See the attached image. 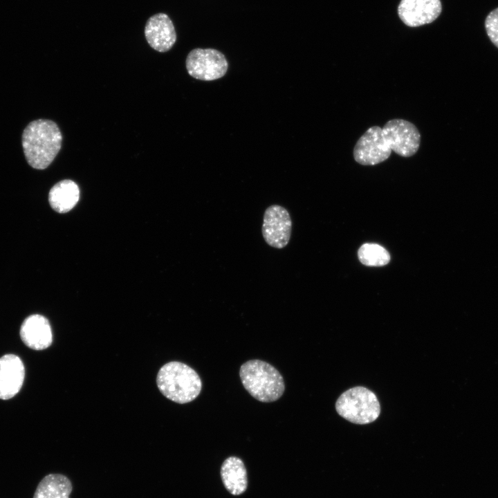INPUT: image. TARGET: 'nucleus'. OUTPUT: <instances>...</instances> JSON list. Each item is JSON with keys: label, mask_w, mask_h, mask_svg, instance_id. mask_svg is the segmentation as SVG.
Instances as JSON below:
<instances>
[{"label": "nucleus", "mask_w": 498, "mask_h": 498, "mask_svg": "<svg viewBox=\"0 0 498 498\" xmlns=\"http://www.w3.org/2000/svg\"><path fill=\"white\" fill-rule=\"evenodd\" d=\"M335 409L340 416L359 425L374 422L380 413L376 396L364 387H352L343 392L336 401Z\"/></svg>", "instance_id": "nucleus-4"}, {"label": "nucleus", "mask_w": 498, "mask_h": 498, "mask_svg": "<svg viewBox=\"0 0 498 498\" xmlns=\"http://www.w3.org/2000/svg\"><path fill=\"white\" fill-rule=\"evenodd\" d=\"M239 376L244 388L259 401L273 402L284 394L282 376L265 361L256 359L246 362L240 367Z\"/></svg>", "instance_id": "nucleus-3"}, {"label": "nucleus", "mask_w": 498, "mask_h": 498, "mask_svg": "<svg viewBox=\"0 0 498 498\" xmlns=\"http://www.w3.org/2000/svg\"><path fill=\"white\" fill-rule=\"evenodd\" d=\"M62 136L57 124L39 119L29 123L22 134V147L28 163L44 169L53 161L62 146Z\"/></svg>", "instance_id": "nucleus-1"}, {"label": "nucleus", "mask_w": 498, "mask_h": 498, "mask_svg": "<svg viewBox=\"0 0 498 498\" xmlns=\"http://www.w3.org/2000/svg\"><path fill=\"white\" fill-rule=\"evenodd\" d=\"M25 367L21 359L15 354L0 358V399L13 398L22 387Z\"/></svg>", "instance_id": "nucleus-11"}, {"label": "nucleus", "mask_w": 498, "mask_h": 498, "mask_svg": "<svg viewBox=\"0 0 498 498\" xmlns=\"http://www.w3.org/2000/svg\"><path fill=\"white\" fill-rule=\"evenodd\" d=\"M80 198L77 185L69 179L62 180L50 189L48 201L51 208L59 213H65L74 208Z\"/></svg>", "instance_id": "nucleus-14"}, {"label": "nucleus", "mask_w": 498, "mask_h": 498, "mask_svg": "<svg viewBox=\"0 0 498 498\" xmlns=\"http://www.w3.org/2000/svg\"><path fill=\"white\" fill-rule=\"evenodd\" d=\"M186 68L192 77L212 81L225 75L228 63L225 55L216 49L195 48L186 58Z\"/></svg>", "instance_id": "nucleus-6"}, {"label": "nucleus", "mask_w": 498, "mask_h": 498, "mask_svg": "<svg viewBox=\"0 0 498 498\" xmlns=\"http://www.w3.org/2000/svg\"><path fill=\"white\" fill-rule=\"evenodd\" d=\"M358 255L360 262L368 266H382L390 260L387 250L376 243L363 244L359 248Z\"/></svg>", "instance_id": "nucleus-16"}, {"label": "nucleus", "mask_w": 498, "mask_h": 498, "mask_svg": "<svg viewBox=\"0 0 498 498\" xmlns=\"http://www.w3.org/2000/svg\"><path fill=\"white\" fill-rule=\"evenodd\" d=\"M156 382L160 391L177 403L194 400L200 394L202 382L199 374L188 365L173 361L159 370Z\"/></svg>", "instance_id": "nucleus-2"}, {"label": "nucleus", "mask_w": 498, "mask_h": 498, "mask_svg": "<svg viewBox=\"0 0 498 498\" xmlns=\"http://www.w3.org/2000/svg\"><path fill=\"white\" fill-rule=\"evenodd\" d=\"M145 35L149 46L161 53L170 50L176 41L174 24L165 13H157L148 19Z\"/></svg>", "instance_id": "nucleus-10"}, {"label": "nucleus", "mask_w": 498, "mask_h": 498, "mask_svg": "<svg viewBox=\"0 0 498 498\" xmlns=\"http://www.w3.org/2000/svg\"><path fill=\"white\" fill-rule=\"evenodd\" d=\"M221 475L225 488L233 495L243 493L248 486L247 472L243 462L237 456H230L223 463Z\"/></svg>", "instance_id": "nucleus-13"}, {"label": "nucleus", "mask_w": 498, "mask_h": 498, "mask_svg": "<svg viewBox=\"0 0 498 498\" xmlns=\"http://www.w3.org/2000/svg\"><path fill=\"white\" fill-rule=\"evenodd\" d=\"M261 232L270 246L277 249L286 247L292 232V221L288 210L279 205L268 207L264 214Z\"/></svg>", "instance_id": "nucleus-8"}, {"label": "nucleus", "mask_w": 498, "mask_h": 498, "mask_svg": "<svg viewBox=\"0 0 498 498\" xmlns=\"http://www.w3.org/2000/svg\"><path fill=\"white\" fill-rule=\"evenodd\" d=\"M485 28L489 39L498 48V8L487 15Z\"/></svg>", "instance_id": "nucleus-17"}, {"label": "nucleus", "mask_w": 498, "mask_h": 498, "mask_svg": "<svg viewBox=\"0 0 498 498\" xmlns=\"http://www.w3.org/2000/svg\"><path fill=\"white\" fill-rule=\"evenodd\" d=\"M391 150L385 140L382 127H369L358 140L353 151V158L360 165L372 166L387 160Z\"/></svg>", "instance_id": "nucleus-7"}, {"label": "nucleus", "mask_w": 498, "mask_h": 498, "mask_svg": "<svg viewBox=\"0 0 498 498\" xmlns=\"http://www.w3.org/2000/svg\"><path fill=\"white\" fill-rule=\"evenodd\" d=\"M72 490V483L66 476L49 474L39 482L33 498H69Z\"/></svg>", "instance_id": "nucleus-15"}, {"label": "nucleus", "mask_w": 498, "mask_h": 498, "mask_svg": "<svg viewBox=\"0 0 498 498\" xmlns=\"http://www.w3.org/2000/svg\"><path fill=\"white\" fill-rule=\"evenodd\" d=\"M382 133L391 150L400 156L411 157L419 149L421 133L409 121L400 118L391 119L382 127Z\"/></svg>", "instance_id": "nucleus-5"}, {"label": "nucleus", "mask_w": 498, "mask_h": 498, "mask_svg": "<svg viewBox=\"0 0 498 498\" xmlns=\"http://www.w3.org/2000/svg\"><path fill=\"white\" fill-rule=\"evenodd\" d=\"M19 335L26 346L34 350H44L53 342L52 330L48 320L43 315L33 314L22 322Z\"/></svg>", "instance_id": "nucleus-12"}, {"label": "nucleus", "mask_w": 498, "mask_h": 498, "mask_svg": "<svg viewBox=\"0 0 498 498\" xmlns=\"http://www.w3.org/2000/svg\"><path fill=\"white\" fill-rule=\"evenodd\" d=\"M442 11L440 0H401L398 14L405 25L418 27L437 19Z\"/></svg>", "instance_id": "nucleus-9"}]
</instances>
